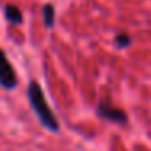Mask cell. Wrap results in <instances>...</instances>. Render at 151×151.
<instances>
[{
  "label": "cell",
  "mask_w": 151,
  "mask_h": 151,
  "mask_svg": "<svg viewBox=\"0 0 151 151\" xmlns=\"http://www.w3.org/2000/svg\"><path fill=\"white\" fill-rule=\"evenodd\" d=\"M28 98H29L31 107L36 112V115L39 117L41 124L46 128H49L50 132H57L59 130V122H57L54 112L50 111L49 104H47L46 98H44V93L41 89V86L36 81H31L28 86Z\"/></svg>",
  "instance_id": "1"
},
{
  "label": "cell",
  "mask_w": 151,
  "mask_h": 151,
  "mask_svg": "<svg viewBox=\"0 0 151 151\" xmlns=\"http://www.w3.org/2000/svg\"><path fill=\"white\" fill-rule=\"evenodd\" d=\"M98 114L101 115V117L107 119V120L115 122V124H125V122H127V114H125L124 111H120V109L111 106V104H104V102L99 104Z\"/></svg>",
  "instance_id": "3"
},
{
  "label": "cell",
  "mask_w": 151,
  "mask_h": 151,
  "mask_svg": "<svg viewBox=\"0 0 151 151\" xmlns=\"http://www.w3.org/2000/svg\"><path fill=\"white\" fill-rule=\"evenodd\" d=\"M0 85L7 89H13L17 86V73L4 50H0Z\"/></svg>",
  "instance_id": "2"
},
{
  "label": "cell",
  "mask_w": 151,
  "mask_h": 151,
  "mask_svg": "<svg viewBox=\"0 0 151 151\" xmlns=\"http://www.w3.org/2000/svg\"><path fill=\"white\" fill-rule=\"evenodd\" d=\"M5 15H7V20L13 24H20L23 21V17H21V12L18 10L15 5H7L5 8Z\"/></svg>",
  "instance_id": "4"
},
{
  "label": "cell",
  "mask_w": 151,
  "mask_h": 151,
  "mask_svg": "<svg viewBox=\"0 0 151 151\" xmlns=\"http://www.w3.org/2000/svg\"><path fill=\"white\" fill-rule=\"evenodd\" d=\"M117 44L120 47L128 46V44H130V36H128V34H119L117 36Z\"/></svg>",
  "instance_id": "6"
},
{
  "label": "cell",
  "mask_w": 151,
  "mask_h": 151,
  "mask_svg": "<svg viewBox=\"0 0 151 151\" xmlns=\"http://www.w3.org/2000/svg\"><path fill=\"white\" fill-rule=\"evenodd\" d=\"M42 12H44V23H46V26L52 28L54 26V7L50 4H47L44 5Z\"/></svg>",
  "instance_id": "5"
}]
</instances>
